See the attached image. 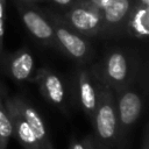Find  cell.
I'll list each match as a JSON object with an SVG mask.
<instances>
[{
	"label": "cell",
	"instance_id": "cell-1",
	"mask_svg": "<svg viewBox=\"0 0 149 149\" xmlns=\"http://www.w3.org/2000/svg\"><path fill=\"white\" fill-rule=\"evenodd\" d=\"M92 66L98 77L114 92L133 85L137 73L135 56L129 50L119 47L109 49L102 59Z\"/></svg>",
	"mask_w": 149,
	"mask_h": 149
},
{
	"label": "cell",
	"instance_id": "cell-2",
	"mask_svg": "<svg viewBox=\"0 0 149 149\" xmlns=\"http://www.w3.org/2000/svg\"><path fill=\"white\" fill-rule=\"evenodd\" d=\"M91 122L93 125V135L95 136L98 143L101 146L115 148L119 140V122L116 114L115 92L100 78L98 102Z\"/></svg>",
	"mask_w": 149,
	"mask_h": 149
},
{
	"label": "cell",
	"instance_id": "cell-3",
	"mask_svg": "<svg viewBox=\"0 0 149 149\" xmlns=\"http://www.w3.org/2000/svg\"><path fill=\"white\" fill-rule=\"evenodd\" d=\"M44 13L49 17L54 28L56 49L72 61L79 64H86L94 54L88 37L70 28L59 14L52 10H44Z\"/></svg>",
	"mask_w": 149,
	"mask_h": 149
},
{
	"label": "cell",
	"instance_id": "cell-4",
	"mask_svg": "<svg viewBox=\"0 0 149 149\" xmlns=\"http://www.w3.org/2000/svg\"><path fill=\"white\" fill-rule=\"evenodd\" d=\"M59 15L70 28L86 37H101L102 35V13L91 0H74Z\"/></svg>",
	"mask_w": 149,
	"mask_h": 149
},
{
	"label": "cell",
	"instance_id": "cell-5",
	"mask_svg": "<svg viewBox=\"0 0 149 149\" xmlns=\"http://www.w3.org/2000/svg\"><path fill=\"white\" fill-rule=\"evenodd\" d=\"M115 104L119 122V143L127 141V136L140 119L144 107V97L133 84L115 92Z\"/></svg>",
	"mask_w": 149,
	"mask_h": 149
},
{
	"label": "cell",
	"instance_id": "cell-6",
	"mask_svg": "<svg viewBox=\"0 0 149 149\" xmlns=\"http://www.w3.org/2000/svg\"><path fill=\"white\" fill-rule=\"evenodd\" d=\"M15 3L28 33L38 43L56 49L54 28L44 10H40L34 7L35 5H28L22 1H15Z\"/></svg>",
	"mask_w": 149,
	"mask_h": 149
},
{
	"label": "cell",
	"instance_id": "cell-7",
	"mask_svg": "<svg viewBox=\"0 0 149 149\" xmlns=\"http://www.w3.org/2000/svg\"><path fill=\"white\" fill-rule=\"evenodd\" d=\"M30 83H35L43 99L59 108L63 113L68 112V88L64 79L55 71L48 68H40L31 78Z\"/></svg>",
	"mask_w": 149,
	"mask_h": 149
},
{
	"label": "cell",
	"instance_id": "cell-8",
	"mask_svg": "<svg viewBox=\"0 0 149 149\" xmlns=\"http://www.w3.org/2000/svg\"><path fill=\"white\" fill-rule=\"evenodd\" d=\"M74 88L77 101L85 113V115L92 120L97 102H98V91H99V78L93 69V66H80L74 72Z\"/></svg>",
	"mask_w": 149,
	"mask_h": 149
},
{
	"label": "cell",
	"instance_id": "cell-9",
	"mask_svg": "<svg viewBox=\"0 0 149 149\" xmlns=\"http://www.w3.org/2000/svg\"><path fill=\"white\" fill-rule=\"evenodd\" d=\"M3 72L17 84L31 81L35 73V59L26 47L6 54L0 59Z\"/></svg>",
	"mask_w": 149,
	"mask_h": 149
},
{
	"label": "cell",
	"instance_id": "cell-10",
	"mask_svg": "<svg viewBox=\"0 0 149 149\" xmlns=\"http://www.w3.org/2000/svg\"><path fill=\"white\" fill-rule=\"evenodd\" d=\"M135 0H109L101 9L104 29L101 37H121Z\"/></svg>",
	"mask_w": 149,
	"mask_h": 149
},
{
	"label": "cell",
	"instance_id": "cell-11",
	"mask_svg": "<svg viewBox=\"0 0 149 149\" xmlns=\"http://www.w3.org/2000/svg\"><path fill=\"white\" fill-rule=\"evenodd\" d=\"M3 102H5V106L8 111L9 118H10L13 136L21 144L22 149H42L30 125L27 122V120L20 113V111L16 107L15 102L13 101L12 97H6Z\"/></svg>",
	"mask_w": 149,
	"mask_h": 149
},
{
	"label": "cell",
	"instance_id": "cell-12",
	"mask_svg": "<svg viewBox=\"0 0 149 149\" xmlns=\"http://www.w3.org/2000/svg\"><path fill=\"white\" fill-rule=\"evenodd\" d=\"M12 99L15 102L16 107L19 108L20 113L23 115V118L30 125L33 132L35 133V135L38 140V143H40L41 148L42 149H54L48 128L45 126V122H44L43 118L38 113V111L28 100H26L22 97L14 95V97H12Z\"/></svg>",
	"mask_w": 149,
	"mask_h": 149
},
{
	"label": "cell",
	"instance_id": "cell-13",
	"mask_svg": "<svg viewBox=\"0 0 149 149\" xmlns=\"http://www.w3.org/2000/svg\"><path fill=\"white\" fill-rule=\"evenodd\" d=\"M149 35V6L135 0L123 27L122 36L147 41Z\"/></svg>",
	"mask_w": 149,
	"mask_h": 149
},
{
	"label": "cell",
	"instance_id": "cell-14",
	"mask_svg": "<svg viewBox=\"0 0 149 149\" xmlns=\"http://www.w3.org/2000/svg\"><path fill=\"white\" fill-rule=\"evenodd\" d=\"M2 97L3 95L0 94V149H7L9 140L13 136V129L10 118Z\"/></svg>",
	"mask_w": 149,
	"mask_h": 149
},
{
	"label": "cell",
	"instance_id": "cell-15",
	"mask_svg": "<svg viewBox=\"0 0 149 149\" xmlns=\"http://www.w3.org/2000/svg\"><path fill=\"white\" fill-rule=\"evenodd\" d=\"M99 143L95 136L92 134L86 135L83 139H73L69 146V149H98Z\"/></svg>",
	"mask_w": 149,
	"mask_h": 149
},
{
	"label": "cell",
	"instance_id": "cell-16",
	"mask_svg": "<svg viewBox=\"0 0 149 149\" xmlns=\"http://www.w3.org/2000/svg\"><path fill=\"white\" fill-rule=\"evenodd\" d=\"M6 0H0V59L5 55L3 36H5V14H6Z\"/></svg>",
	"mask_w": 149,
	"mask_h": 149
},
{
	"label": "cell",
	"instance_id": "cell-17",
	"mask_svg": "<svg viewBox=\"0 0 149 149\" xmlns=\"http://www.w3.org/2000/svg\"><path fill=\"white\" fill-rule=\"evenodd\" d=\"M141 149H149V129H148V123H146V126H144Z\"/></svg>",
	"mask_w": 149,
	"mask_h": 149
},
{
	"label": "cell",
	"instance_id": "cell-18",
	"mask_svg": "<svg viewBox=\"0 0 149 149\" xmlns=\"http://www.w3.org/2000/svg\"><path fill=\"white\" fill-rule=\"evenodd\" d=\"M50 1H52L55 5H57V6L62 7V8H68L69 6L72 5V2L74 0H50Z\"/></svg>",
	"mask_w": 149,
	"mask_h": 149
},
{
	"label": "cell",
	"instance_id": "cell-19",
	"mask_svg": "<svg viewBox=\"0 0 149 149\" xmlns=\"http://www.w3.org/2000/svg\"><path fill=\"white\" fill-rule=\"evenodd\" d=\"M91 1H92L95 6H98L100 9H102V7H104V6H105L109 0H91Z\"/></svg>",
	"mask_w": 149,
	"mask_h": 149
},
{
	"label": "cell",
	"instance_id": "cell-20",
	"mask_svg": "<svg viewBox=\"0 0 149 149\" xmlns=\"http://www.w3.org/2000/svg\"><path fill=\"white\" fill-rule=\"evenodd\" d=\"M116 149H127V141L119 142V143L116 144Z\"/></svg>",
	"mask_w": 149,
	"mask_h": 149
},
{
	"label": "cell",
	"instance_id": "cell-21",
	"mask_svg": "<svg viewBox=\"0 0 149 149\" xmlns=\"http://www.w3.org/2000/svg\"><path fill=\"white\" fill-rule=\"evenodd\" d=\"M41 0H22V2H26V3H28V5H35V3H37V2H40Z\"/></svg>",
	"mask_w": 149,
	"mask_h": 149
},
{
	"label": "cell",
	"instance_id": "cell-22",
	"mask_svg": "<svg viewBox=\"0 0 149 149\" xmlns=\"http://www.w3.org/2000/svg\"><path fill=\"white\" fill-rule=\"evenodd\" d=\"M98 149H114V148L108 147V146H101V144H99V148Z\"/></svg>",
	"mask_w": 149,
	"mask_h": 149
},
{
	"label": "cell",
	"instance_id": "cell-23",
	"mask_svg": "<svg viewBox=\"0 0 149 149\" xmlns=\"http://www.w3.org/2000/svg\"><path fill=\"white\" fill-rule=\"evenodd\" d=\"M0 94L5 95V87L2 86V84H1V83H0Z\"/></svg>",
	"mask_w": 149,
	"mask_h": 149
},
{
	"label": "cell",
	"instance_id": "cell-24",
	"mask_svg": "<svg viewBox=\"0 0 149 149\" xmlns=\"http://www.w3.org/2000/svg\"><path fill=\"white\" fill-rule=\"evenodd\" d=\"M15 1H22V0H15Z\"/></svg>",
	"mask_w": 149,
	"mask_h": 149
}]
</instances>
